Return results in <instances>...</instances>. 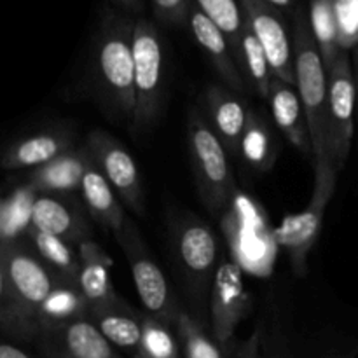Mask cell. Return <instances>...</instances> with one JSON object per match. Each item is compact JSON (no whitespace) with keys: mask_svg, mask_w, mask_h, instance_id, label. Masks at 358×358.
<instances>
[{"mask_svg":"<svg viewBox=\"0 0 358 358\" xmlns=\"http://www.w3.org/2000/svg\"><path fill=\"white\" fill-rule=\"evenodd\" d=\"M266 2H269L271 6H275V7H287V6H290V2H292V0H266Z\"/></svg>","mask_w":358,"mask_h":358,"instance_id":"cell-37","label":"cell"},{"mask_svg":"<svg viewBox=\"0 0 358 358\" xmlns=\"http://www.w3.org/2000/svg\"><path fill=\"white\" fill-rule=\"evenodd\" d=\"M80 259V269L77 275V285L91 306L105 303L117 296L112 282V259L105 248L94 240H87L77 247Z\"/></svg>","mask_w":358,"mask_h":358,"instance_id":"cell-23","label":"cell"},{"mask_svg":"<svg viewBox=\"0 0 358 358\" xmlns=\"http://www.w3.org/2000/svg\"><path fill=\"white\" fill-rule=\"evenodd\" d=\"M83 147L105 180L112 185L124 208L140 217L145 215V189L138 164L129 150L103 129L87 133Z\"/></svg>","mask_w":358,"mask_h":358,"instance_id":"cell-10","label":"cell"},{"mask_svg":"<svg viewBox=\"0 0 358 358\" xmlns=\"http://www.w3.org/2000/svg\"><path fill=\"white\" fill-rule=\"evenodd\" d=\"M114 236L119 247L124 250L133 283H135V289L138 292L140 301L145 306L147 313L166 322L168 325L177 324L178 317L184 310L178 306V301L175 297L173 289L170 287V282L150 255L136 224L128 217L124 226Z\"/></svg>","mask_w":358,"mask_h":358,"instance_id":"cell-7","label":"cell"},{"mask_svg":"<svg viewBox=\"0 0 358 358\" xmlns=\"http://www.w3.org/2000/svg\"><path fill=\"white\" fill-rule=\"evenodd\" d=\"M135 20L105 13L91 52V84L98 103L108 117L131 126L135 114Z\"/></svg>","mask_w":358,"mask_h":358,"instance_id":"cell-1","label":"cell"},{"mask_svg":"<svg viewBox=\"0 0 358 358\" xmlns=\"http://www.w3.org/2000/svg\"><path fill=\"white\" fill-rule=\"evenodd\" d=\"M0 248H2L7 282H9L14 303L28 327L34 331L35 338H38V310L62 276L52 271L35 254L34 248L23 241H0Z\"/></svg>","mask_w":358,"mask_h":358,"instance_id":"cell-8","label":"cell"},{"mask_svg":"<svg viewBox=\"0 0 358 358\" xmlns=\"http://www.w3.org/2000/svg\"><path fill=\"white\" fill-rule=\"evenodd\" d=\"M72 149H76V138L69 129L49 128L10 143L0 156V166L6 170H35Z\"/></svg>","mask_w":358,"mask_h":358,"instance_id":"cell-19","label":"cell"},{"mask_svg":"<svg viewBox=\"0 0 358 358\" xmlns=\"http://www.w3.org/2000/svg\"><path fill=\"white\" fill-rule=\"evenodd\" d=\"M112 2L129 13H142L143 10V0H112Z\"/></svg>","mask_w":358,"mask_h":358,"instance_id":"cell-35","label":"cell"},{"mask_svg":"<svg viewBox=\"0 0 358 358\" xmlns=\"http://www.w3.org/2000/svg\"><path fill=\"white\" fill-rule=\"evenodd\" d=\"M168 226L175 262L189 294L201 304L206 303L213 276L224 259L219 238L205 220L189 210L171 213Z\"/></svg>","mask_w":358,"mask_h":358,"instance_id":"cell-5","label":"cell"},{"mask_svg":"<svg viewBox=\"0 0 358 358\" xmlns=\"http://www.w3.org/2000/svg\"><path fill=\"white\" fill-rule=\"evenodd\" d=\"M338 175L331 159L318 161L315 164L313 194L308 206L301 213L287 217L276 231V241L289 254L290 264L299 276L308 271V257L322 233L325 212L338 184Z\"/></svg>","mask_w":358,"mask_h":358,"instance_id":"cell-6","label":"cell"},{"mask_svg":"<svg viewBox=\"0 0 358 358\" xmlns=\"http://www.w3.org/2000/svg\"><path fill=\"white\" fill-rule=\"evenodd\" d=\"M268 103L276 128L306 159L315 164L310 126H308L306 110H304L297 87L275 77L269 87Z\"/></svg>","mask_w":358,"mask_h":358,"instance_id":"cell-18","label":"cell"},{"mask_svg":"<svg viewBox=\"0 0 358 358\" xmlns=\"http://www.w3.org/2000/svg\"><path fill=\"white\" fill-rule=\"evenodd\" d=\"M154 16L159 23L168 27L187 24L192 0H152Z\"/></svg>","mask_w":358,"mask_h":358,"instance_id":"cell-32","label":"cell"},{"mask_svg":"<svg viewBox=\"0 0 358 358\" xmlns=\"http://www.w3.org/2000/svg\"><path fill=\"white\" fill-rule=\"evenodd\" d=\"M192 6L198 7L222 30L236 55L245 28V14L240 0H192Z\"/></svg>","mask_w":358,"mask_h":358,"instance_id":"cell-29","label":"cell"},{"mask_svg":"<svg viewBox=\"0 0 358 358\" xmlns=\"http://www.w3.org/2000/svg\"><path fill=\"white\" fill-rule=\"evenodd\" d=\"M131 358H142V357H140V355H133Z\"/></svg>","mask_w":358,"mask_h":358,"instance_id":"cell-39","label":"cell"},{"mask_svg":"<svg viewBox=\"0 0 358 358\" xmlns=\"http://www.w3.org/2000/svg\"><path fill=\"white\" fill-rule=\"evenodd\" d=\"M80 192H83V203L87 213L98 226L114 234L124 226L128 219L124 205L91 159L83 177Z\"/></svg>","mask_w":358,"mask_h":358,"instance_id":"cell-22","label":"cell"},{"mask_svg":"<svg viewBox=\"0 0 358 358\" xmlns=\"http://www.w3.org/2000/svg\"><path fill=\"white\" fill-rule=\"evenodd\" d=\"M187 142L199 198L213 215H222L236 198V180L231 170L229 152L199 108L189 110Z\"/></svg>","mask_w":358,"mask_h":358,"instance_id":"cell-4","label":"cell"},{"mask_svg":"<svg viewBox=\"0 0 358 358\" xmlns=\"http://www.w3.org/2000/svg\"><path fill=\"white\" fill-rule=\"evenodd\" d=\"M0 212H2V199H0Z\"/></svg>","mask_w":358,"mask_h":358,"instance_id":"cell-38","label":"cell"},{"mask_svg":"<svg viewBox=\"0 0 358 358\" xmlns=\"http://www.w3.org/2000/svg\"><path fill=\"white\" fill-rule=\"evenodd\" d=\"M353 76H355V87H357V105H358V44L353 52Z\"/></svg>","mask_w":358,"mask_h":358,"instance_id":"cell-36","label":"cell"},{"mask_svg":"<svg viewBox=\"0 0 358 358\" xmlns=\"http://www.w3.org/2000/svg\"><path fill=\"white\" fill-rule=\"evenodd\" d=\"M259 358H290L287 350L283 346H278L276 343H266L264 336L261 332V345H259Z\"/></svg>","mask_w":358,"mask_h":358,"instance_id":"cell-33","label":"cell"},{"mask_svg":"<svg viewBox=\"0 0 358 358\" xmlns=\"http://www.w3.org/2000/svg\"><path fill=\"white\" fill-rule=\"evenodd\" d=\"M252 310V296L243 280V269L236 261L222 259L215 276L208 299L210 334L217 341L234 338L236 329Z\"/></svg>","mask_w":358,"mask_h":358,"instance_id":"cell-11","label":"cell"},{"mask_svg":"<svg viewBox=\"0 0 358 358\" xmlns=\"http://www.w3.org/2000/svg\"><path fill=\"white\" fill-rule=\"evenodd\" d=\"M136 355L142 358H180V341L166 322L143 313L142 339Z\"/></svg>","mask_w":358,"mask_h":358,"instance_id":"cell-30","label":"cell"},{"mask_svg":"<svg viewBox=\"0 0 358 358\" xmlns=\"http://www.w3.org/2000/svg\"><path fill=\"white\" fill-rule=\"evenodd\" d=\"M133 62H135V114L131 131L147 133L163 114L168 90L166 49L159 28L147 17L135 20L133 28Z\"/></svg>","mask_w":358,"mask_h":358,"instance_id":"cell-3","label":"cell"},{"mask_svg":"<svg viewBox=\"0 0 358 358\" xmlns=\"http://www.w3.org/2000/svg\"><path fill=\"white\" fill-rule=\"evenodd\" d=\"M0 336L20 339V341H35V334L21 317L9 282H7L6 264H3L2 248H0Z\"/></svg>","mask_w":358,"mask_h":358,"instance_id":"cell-31","label":"cell"},{"mask_svg":"<svg viewBox=\"0 0 358 358\" xmlns=\"http://www.w3.org/2000/svg\"><path fill=\"white\" fill-rule=\"evenodd\" d=\"M175 327L184 358H259L261 329L245 341L236 339V336L227 341H217L198 318L185 311H182Z\"/></svg>","mask_w":358,"mask_h":358,"instance_id":"cell-16","label":"cell"},{"mask_svg":"<svg viewBox=\"0 0 358 358\" xmlns=\"http://www.w3.org/2000/svg\"><path fill=\"white\" fill-rule=\"evenodd\" d=\"M30 247L34 248L35 254L52 269L58 273L62 278L76 280L80 269V259L79 252H76L73 245L69 241L62 240L52 234L42 233V231L35 229V227H28L27 233L23 234Z\"/></svg>","mask_w":358,"mask_h":358,"instance_id":"cell-28","label":"cell"},{"mask_svg":"<svg viewBox=\"0 0 358 358\" xmlns=\"http://www.w3.org/2000/svg\"><path fill=\"white\" fill-rule=\"evenodd\" d=\"M308 17H310L311 31H313V37L320 49L325 69H331L339 52L343 51L338 0H311Z\"/></svg>","mask_w":358,"mask_h":358,"instance_id":"cell-27","label":"cell"},{"mask_svg":"<svg viewBox=\"0 0 358 358\" xmlns=\"http://www.w3.org/2000/svg\"><path fill=\"white\" fill-rule=\"evenodd\" d=\"M236 59L248 91H252L255 96L262 98V100H268L269 87H271L275 76H273L271 65H269V59L262 49L261 42L257 41L247 20H245Z\"/></svg>","mask_w":358,"mask_h":358,"instance_id":"cell-26","label":"cell"},{"mask_svg":"<svg viewBox=\"0 0 358 358\" xmlns=\"http://www.w3.org/2000/svg\"><path fill=\"white\" fill-rule=\"evenodd\" d=\"M87 164L90 156L86 149H72L51 163L31 170L27 184L38 194H72L73 191H80Z\"/></svg>","mask_w":358,"mask_h":358,"instance_id":"cell-21","label":"cell"},{"mask_svg":"<svg viewBox=\"0 0 358 358\" xmlns=\"http://www.w3.org/2000/svg\"><path fill=\"white\" fill-rule=\"evenodd\" d=\"M294 73L296 87L306 110L313 142L315 164L327 156V69L311 31L310 17L304 9L294 14L292 27ZM313 164V166H315Z\"/></svg>","mask_w":358,"mask_h":358,"instance_id":"cell-2","label":"cell"},{"mask_svg":"<svg viewBox=\"0 0 358 358\" xmlns=\"http://www.w3.org/2000/svg\"><path fill=\"white\" fill-rule=\"evenodd\" d=\"M187 27L194 41L198 42V45L208 58V62L212 63L213 70L220 77L224 86L240 94L247 93L248 86L241 76L240 66H238L236 55H234L233 48H231L229 41L222 34V30L194 6L191 7V13H189Z\"/></svg>","mask_w":358,"mask_h":358,"instance_id":"cell-17","label":"cell"},{"mask_svg":"<svg viewBox=\"0 0 358 358\" xmlns=\"http://www.w3.org/2000/svg\"><path fill=\"white\" fill-rule=\"evenodd\" d=\"M87 215L86 206L72 194H37L31 206V227L79 247L93 240Z\"/></svg>","mask_w":358,"mask_h":358,"instance_id":"cell-13","label":"cell"},{"mask_svg":"<svg viewBox=\"0 0 358 358\" xmlns=\"http://www.w3.org/2000/svg\"><path fill=\"white\" fill-rule=\"evenodd\" d=\"M90 320L115 350L136 355L143 327V313L119 296L90 308Z\"/></svg>","mask_w":358,"mask_h":358,"instance_id":"cell-20","label":"cell"},{"mask_svg":"<svg viewBox=\"0 0 358 358\" xmlns=\"http://www.w3.org/2000/svg\"><path fill=\"white\" fill-rule=\"evenodd\" d=\"M0 358H34L30 353L24 352L23 348L16 346L14 343L7 341L0 336Z\"/></svg>","mask_w":358,"mask_h":358,"instance_id":"cell-34","label":"cell"},{"mask_svg":"<svg viewBox=\"0 0 358 358\" xmlns=\"http://www.w3.org/2000/svg\"><path fill=\"white\" fill-rule=\"evenodd\" d=\"M278 150L280 147L276 142L275 129H273L268 115L262 114L259 108H252L247 128L241 136L238 157H241V161L250 170L257 171V173H266L275 166L280 156Z\"/></svg>","mask_w":358,"mask_h":358,"instance_id":"cell-24","label":"cell"},{"mask_svg":"<svg viewBox=\"0 0 358 358\" xmlns=\"http://www.w3.org/2000/svg\"><path fill=\"white\" fill-rule=\"evenodd\" d=\"M90 315V303L84 297L76 280L59 278L48 299L42 303L37 315L38 336L49 329L59 327L69 322L86 318Z\"/></svg>","mask_w":358,"mask_h":358,"instance_id":"cell-25","label":"cell"},{"mask_svg":"<svg viewBox=\"0 0 358 358\" xmlns=\"http://www.w3.org/2000/svg\"><path fill=\"white\" fill-rule=\"evenodd\" d=\"M245 20L261 42L271 65L273 76L296 86L294 44L278 7L266 0H240Z\"/></svg>","mask_w":358,"mask_h":358,"instance_id":"cell-12","label":"cell"},{"mask_svg":"<svg viewBox=\"0 0 358 358\" xmlns=\"http://www.w3.org/2000/svg\"><path fill=\"white\" fill-rule=\"evenodd\" d=\"M205 117L229 156H238L241 136L247 128L250 110L243 94L224 84H210L203 94Z\"/></svg>","mask_w":358,"mask_h":358,"instance_id":"cell-15","label":"cell"},{"mask_svg":"<svg viewBox=\"0 0 358 358\" xmlns=\"http://www.w3.org/2000/svg\"><path fill=\"white\" fill-rule=\"evenodd\" d=\"M37 341L44 358H122L90 317L41 332Z\"/></svg>","mask_w":358,"mask_h":358,"instance_id":"cell-14","label":"cell"},{"mask_svg":"<svg viewBox=\"0 0 358 358\" xmlns=\"http://www.w3.org/2000/svg\"><path fill=\"white\" fill-rule=\"evenodd\" d=\"M357 87L346 49L327 69V156L336 171L345 168L355 135Z\"/></svg>","mask_w":358,"mask_h":358,"instance_id":"cell-9","label":"cell"}]
</instances>
